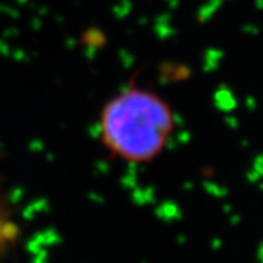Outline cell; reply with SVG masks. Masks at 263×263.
I'll return each instance as SVG.
<instances>
[{
	"label": "cell",
	"mask_w": 263,
	"mask_h": 263,
	"mask_svg": "<svg viewBox=\"0 0 263 263\" xmlns=\"http://www.w3.org/2000/svg\"><path fill=\"white\" fill-rule=\"evenodd\" d=\"M176 130V116L158 92L129 84L103 104L97 135L103 149L126 164H148L165 151Z\"/></svg>",
	"instance_id": "cell-1"
}]
</instances>
